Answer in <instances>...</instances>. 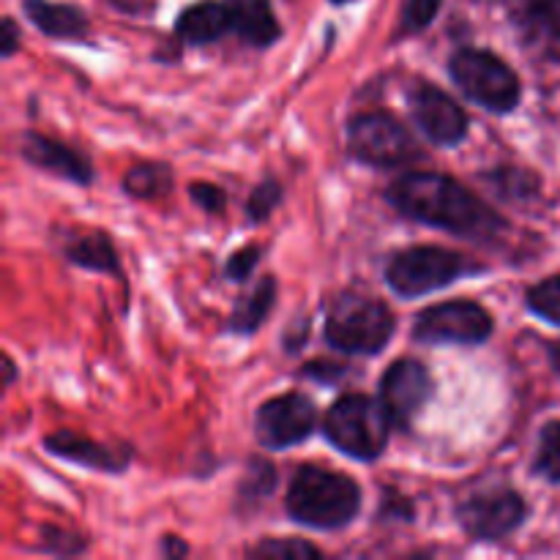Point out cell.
I'll return each mask as SVG.
<instances>
[{
    "label": "cell",
    "mask_w": 560,
    "mask_h": 560,
    "mask_svg": "<svg viewBox=\"0 0 560 560\" xmlns=\"http://www.w3.org/2000/svg\"><path fill=\"white\" fill-rule=\"evenodd\" d=\"M22 38H20V27H16V22L11 20V16H5L3 20V42H0V55H3L5 60L14 58V52L20 49Z\"/></svg>",
    "instance_id": "cell-33"
},
{
    "label": "cell",
    "mask_w": 560,
    "mask_h": 560,
    "mask_svg": "<svg viewBox=\"0 0 560 560\" xmlns=\"http://www.w3.org/2000/svg\"><path fill=\"white\" fill-rule=\"evenodd\" d=\"M397 331V317L375 295L342 293L331 304L323 337L334 350L348 355H377Z\"/></svg>",
    "instance_id": "cell-3"
},
{
    "label": "cell",
    "mask_w": 560,
    "mask_h": 560,
    "mask_svg": "<svg viewBox=\"0 0 560 560\" xmlns=\"http://www.w3.org/2000/svg\"><path fill=\"white\" fill-rule=\"evenodd\" d=\"M361 503L359 481L320 465H301L284 498L290 520L312 530L345 528L359 517Z\"/></svg>",
    "instance_id": "cell-2"
},
{
    "label": "cell",
    "mask_w": 560,
    "mask_h": 560,
    "mask_svg": "<svg viewBox=\"0 0 560 560\" xmlns=\"http://www.w3.org/2000/svg\"><path fill=\"white\" fill-rule=\"evenodd\" d=\"M63 257L74 266L88 268V271L107 273V277H120L118 249L113 238L104 230H91V233H71L63 244Z\"/></svg>",
    "instance_id": "cell-19"
},
{
    "label": "cell",
    "mask_w": 560,
    "mask_h": 560,
    "mask_svg": "<svg viewBox=\"0 0 560 560\" xmlns=\"http://www.w3.org/2000/svg\"><path fill=\"white\" fill-rule=\"evenodd\" d=\"M495 331V320L481 304L468 299L443 301V304L427 306L413 320V342L443 348V345H485Z\"/></svg>",
    "instance_id": "cell-8"
},
{
    "label": "cell",
    "mask_w": 560,
    "mask_h": 560,
    "mask_svg": "<svg viewBox=\"0 0 560 560\" xmlns=\"http://www.w3.org/2000/svg\"><path fill=\"white\" fill-rule=\"evenodd\" d=\"M257 262H260V246H244V249L233 252V255L228 257V262H224V277H228L230 282H246V279L252 277V271L257 268Z\"/></svg>",
    "instance_id": "cell-31"
},
{
    "label": "cell",
    "mask_w": 560,
    "mask_h": 560,
    "mask_svg": "<svg viewBox=\"0 0 560 560\" xmlns=\"http://www.w3.org/2000/svg\"><path fill=\"white\" fill-rule=\"evenodd\" d=\"M512 22L534 58L560 63V0H514Z\"/></svg>",
    "instance_id": "cell-13"
},
{
    "label": "cell",
    "mask_w": 560,
    "mask_h": 560,
    "mask_svg": "<svg viewBox=\"0 0 560 560\" xmlns=\"http://www.w3.org/2000/svg\"><path fill=\"white\" fill-rule=\"evenodd\" d=\"M277 279L262 277L249 293H244L235 301L233 312H230L228 331L235 334V337H252V334L260 331L266 326L268 315L273 312V306H277Z\"/></svg>",
    "instance_id": "cell-20"
},
{
    "label": "cell",
    "mask_w": 560,
    "mask_h": 560,
    "mask_svg": "<svg viewBox=\"0 0 560 560\" xmlns=\"http://www.w3.org/2000/svg\"><path fill=\"white\" fill-rule=\"evenodd\" d=\"M282 197H284L282 184H279L273 175L262 178L260 184L252 189L249 200H246V222L249 224L266 222V219L277 211V206L282 202Z\"/></svg>",
    "instance_id": "cell-25"
},
{
    "label": "cell",
    "mask_w": 560,
    "mask_h": 560,
    "mask_svg": "<svg viewBox=\"0 0 560 560\" xmlns=\"http://www.w3.org/2000/svg\"><path fill=\"white\" fill-rule=\"evenodd\" d=\"M348 153L355 162L377 170L405 167L424 156L413 131L386 109H370L350 118Z\"/></svg>",
    "instance_id": "cell-7"
},
{
    "label": "cell",
    "mask_w": 560,
    "mask_h": 560,
    "mask_svg": "<svg viewBox=\"0 0 560 560\" xmlns=\"http://www.w3.org/2000/svg\"><path fill=\"white\" fill-rule=\"evenodd\" d=\"M230 31H233V20H230L228 3H217V0H200V3L189 5L175 22V36L195 47L219 42Z\"/></svg>",
    "instance_id": "cell-18"
},
{
    "label": "cell",
    "mask_w": 560,
    "mask_h": 560,
    "mask_svg": "<svg viewBox=\"0 0 560 560\" xmlns=\"http://www.w3.org/2000/svg\"><path fill=\"white\" fill-rule=\"evenodd\" d=\"M162 552L167 558H180L189 552V547H186V541L180 539V536H167V539L162 541Z\"/></svg>",
    "instance_id": "cell-34"
},
{
    "label": "cell",
    "mask_w": 560,
    "mask_h": 560,
    "mask_svg": "<svg viewBox=\"0 0 560 560\" xmlns=\"http://www.w3.org/2000/svg\"><path fill=\"white\" fill-rule=\"evenodd\" d=\"M317 408L304 394H282L257 408L255 416V435L257 443L268 452H284L315 432Z\"/></svg>",
    "instance_id": "cell-11"
},
{
    "label": "cell",
    "mask_w": 560,
    "mask_h": 560,
    "mask_svg": "<svg viewBox=\"0 0 560 560\" xmlns=\"http://www.w3.org/2000/svg\"><path fill=\"white\" fill-rule=\"evenodd\" d=\"M550 361H552V370H556L560 375V339H558V342L550 345Z\"/></svg>",
    "instance_id": "cell-36"
},
{
    "label": "cell",
    "mask_w": 560,
    "mask_h": 560,
    "mask_svg": "<svg viewBox=\"0 0 560 560\" xmlns=\"http://www.w3.org/2000/svg\"><path fill=\"white\" fill-rule=\"evenodd\" d=\"M25 16L33 22L38 33L55 42H88L91 22L82 9L71 3H55V0H22Z\"/></svg>",
    "instance_id": "cell-16"
},
{
    "label": "cell",
    "mask_w": 560,
    "mask_h": 560,
    "mask_svg": "<svg viewBox=\"0 0 560 560\" xmlns=\"http://www.w3.org/2000/svg\"><path fill=\"white\" fill-rule=\"evenodd\" d=\"M334 5H345V3H350V0H331Z\"/></svg>",
    "instance_id": "cell-37"
},
{
    "label": "cell",
    "mask_w": 560,
    "mask_h": 560,
    "mask_svg": "<svg viewBox=\"0 0 560 560\" xmlns=\"http://www.w3.org/2000/svg\"><path fill=\"white\" fill-rule=\"evenodd\" d=\"M443 0H405L402 16H399L397 36H416L435 22Z\"/></svg>",
    "instance_id": "cell-26"
},
{
    "label": "cell",
    "mask_w": 560,
    "mask_h": 560,
    "mask_svg": "<svg viewBox=\"0 0 560 560\" xmlns=\"http://www.w3.org/2000/svg\"><path fill=\"white\" fill-rule=\"evenodd\" d=\"M304 375L312 377V381L323 383V386H331V383H337L339 377L345 375V364H339V361H310V364L304 366Z\"/></svg>",
    "instance_id": "cell-32"
},
{
    "label": "cell",
    "mask_w": 560,
    "mask_h": 560,
    "mask_svg": "<svg viewBox=\"0 0 560 560\" xmlns=\"http://www.w3.org/2000/svg\"><path fill=\"white\" fill-rule=\"evenodd\" d=\"M386 200L405 219L476 244L495 241L506 230V222L476 191L446 173L413 170L399 175L388 184Z\"/></svg>",
    "instance_id": "cell-1"
},
{
    "label": "cell",
    "mask_w": 560,
    "mask_h": 560,
    "mask_svg": "<svg viewBox=\"0 0 560 560\" xmlns=\"http://www.w3.org/2000/svg\"><path fill=\"white\" fill-rule=\"evenodd\" d=\"M189 197L200 211L208 213V217H222V213L228 211V191L217 184H206V180L191 184Z\"/></svg>",
    "instance_id": "cell-29"
},
{
    "label": "cell",
    "mask_w": 560,
    "mask_h": 560,
    "mask_svg": "<svg viewBox=\"0 0 560 560\" xmlns=\"http://www.w3.org/2000/svg\"><path fill=\"white\" fill-rule=\"evenodd\" d=\"M323 430L328 443L345 457L372 463L386 452L394 424L383 402L366 394H345L328 408Z\"/></svg>",
    "instance_id": "cell-4"
},
{
    "label": "cell",
    "mask_w": 560,
    "mask_h": 560,
    "mask_svg": "<svg viewBox=\"0 0 560 560\" xmlns=\"http://www.w3.org/2000/svg\"><path fill=\"white\" fill-rule=\"evenodd\" d=\"M252 558H320V547L306 539H266L249 550Z\"/></svg>",
    "instance_id": "cell-27"
},
{
    "label": "cell",
    "mask_w": 560,
    "mask_h": 560,
    "mask_svg": "<svg viewBox=\"0 0 560 560\" xmlns=\"http://www.w3.org/2000/svg\"><path fill=\"white\" fill-rule=\"evenodd\" d=\"M454 514L459 528L474 541H501L523 528L528 520V503L512 487H495L465 498L463 503H457Z\"/></svg>",
    "instance_id": "cell-9"
},
{
    "label": "cell",
    "mask_w": 560,
    "mask_h": 560,
    "mask_svg": "<svg viewBox=\"0 0 560 560\" xmlns=\"http://www.w3.org/2000/svg\"><path fill=\"white\" fill-rule=\"evenodd\" d=\"M408 109L413 115V124L432 145L454 148L468 137L470 118L463 104L454 102L446 91L430 82L416 80L408 88Z\"/></svg>",
    "instance_id": "cell-10"
},
{
    "label": "cell",
    "mask_w": 560,
    "mask_h": 560,
    "mask_svg": "<svg viewBox=\"0 0 560 560\" xmlns=\"http://www.w3.org/2000/svg\"><path fill=\"white\" fill-rule=\"evenodd\" d=\"M16 381V364L11 355H3V386L11 388Z\"/></svg>",
    "instance_id": "cell-35"
},
{
    "label": "cell",
    "mask_w": 560,
    "mask_h": 560,
    "mask_svg": "<svg viewBox=\"0 0 560 560\" xmlns=\"http://www.w3.org/2000/svg\"><path fill=\"white\" fill-rule=\"evenodd\" d=\"M448 74L465 98L485 107L487 113L506 115L517 109L523 98V82L517 71L498 58L492 49L463 47L448 60Z\"/></svg>",
    "instance_id": "cell-6"
},
{
    "label": "cell",
    "mask_w": 560,
    "mask_h": 560,
    "mask_svg": "<svg viewBox=\"0 0 560 560\" xmlns=\"http://www.w3.org/2000/svg\"><path fill=\"white\" fill-rule=\"evenodd\" d=\"M435 394L432 372L416 359H399L381 381V402L397 430H408Z\"/></svg>",
    "instance_id": "cell-12"
},
{
    "label": "cell",
    "mask_w": 560,
    "mask_h": 560,
    "mask_svg": "<svg viewBox=\"0 0 560 560\" xmlns=\"http://www.w3.org/2000/svg\"><path fill=\"white\" fill-rule=\"evenodd\" d=\"M175 184V175L167 164H137L124 175V191L137 200H156L164 197Z\"/></svg>",
    "instance_id": "cell-21"
},
{
    "label": "cell",
    "mask_w": 560,
    "mask_h": 560,
    "mask_svg": "<svg viewBox=\"0 0 560 560\" xmlns=\"http://www.w3.org/2000/svg\"><path fill=\"white\" fill-rule=\"evenodd\" d=\"M495 180H498V195H506V197H517V200H523V197L534 195L536 191V178L530 173H525V170H514V167H501L495 173Z\"/></svg>",
    "instance_id": "cell-28"
},
{
    "label": "cell",
    "mask_w": 560,
    "mask_h": 560,
    "mask_svg": "<svg viewBox=\"0 0 560 560\" xmlns=\"http://www.w3.org/2000/svg\"><path fill=\"white\" fill-rule=\"evenodd\" d=\"M228 9L233 33L249 47L266 49L282 36V25L268 0H228Z\"/></svg>",
    "instance_id": "cell-17"
},
{
    "label": "cell",
    "mask_w": 560,
    "mask_h": 560,
    "mask_svg": "<svg viewBox=\"0 0 560 560\" xmlns=\"http://www.w3.org/2000/svg\"><path fill=\"white\" fill-rule=\"evenodd\" d=\"M20 153L27 164H33L42 173L63 178L77 186H91L93 184V164L77 148L63 145V142L52 140L38 131H25L20 137Z\"/></svg>",
    "instance_id": "cell-14"
},
{
    "label": "cell",
    "mask_w": 560,
    "mask_h": 560,
    "mask_svg": "<svg viewBox=\"0 0 560 560\" xmlns=\"http://www.w3.org/2000/svg\"><path fill=\"white\" fill-rule=\"evenodd\" d=\"M534 470L550 485H560V421H547L541 427Z\"/></svg>",
    "instance_id": "cell-23"
},
{
    "label": "cell",
    "mask_w": 560,
    "mask_h": 560,
    "mask_svg": "<svg viewBox=\"0 0 560 560\" xmlns=\"http://www.w3.org/2000/svg\"><path fill=\"white\" fill-rule=\"evenodd\" d=\"M42 545L44 550L55 552V556H80V552L85 550V539H82V536L63 528H52V525H47V528L42 530Z\"/></svg>",
    "instance_id": "cell-30"
},
{
    "label": "cell",
    "mask_w": 560,
    "mask_h": 560,
    "mask_svg": "<svg viewBox=\"0 0 560 560\" xmlns=\"http://www.w3.org/2000/svg\"><path fill=\"white\" fill-rule=\"evenodd\" d=\"M525 304L534 315H539L541 320L560 326V273L545 279V282L534 284V288L525 293Z\"/></svg>",
    "instance_id": "cell-24"
},
{
    "label": "cell",
    "mask_w": 560,
    "mask_h": 560,
    "mask_svg": "<svg viewBox=\"0 0 560 560\" xmlns=\"http://www.w3.org/2000/svg\"><path fill=\"white\" fill-rule=\"evenodd\" d=\"M44 448L52 457L109 476H120L131 463V448H115L109 443H98L74 430H58L52 435H47L44 438Z\"/></svg>",
    "instance_id": "cell-15"
},
{
    "label": "cell",
    "mask_w": 560,
    "mask_h": 560,
    "mask_svg": "<svg viewBox=\"0 0 560 560\" xmlns=\"http://www.w3.org/2000/svg\"><path fill=\"white\" fill-rule=\"evenodd\" d=\"M277 468L268 459H252L244 479L238 485L241 509H257L273 490H277Z\"/></svg>",
    "instance_id": "cell-22"
},
{
    "label": "cell",
    "mask_w": 560,
    "mask_h": 560,
    "mask_svg": "<svg viewBox=\"0 0 560 560\" xmlns=\"http://www.w3.org/2000/svg\"><path fill=\"white\" fill-rule=\"evenodd\" d=\"M479 271L485 266L459 252L432 244L408 246L386 262V284L399 299H421Z\"/></svg>",
    "instance_id": "cell-5"
}]
</instances>
